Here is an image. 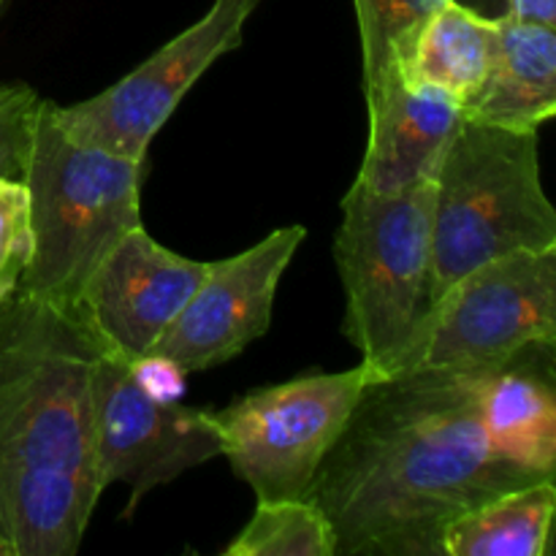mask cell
<instances>
[{"mask_svg": "<svg viewBox=\"0 0 556 556\" xmlns=\"http://www.w3.org/2000/svg\"><path fill=\"white\" fill-rule=\"evenodd\" d=\"M497 20L476 14L456 0L434 5L394 52L413 85L443 90L462 109L476 98L489 74Z\"/></svg>", "mask_w": 556, "mask_h": 556, "instance_id": "15", "label": "cell"}, {"mask_svg": "<svg viewBox=\"0 0 556 556\" xmlns=\"http://www.w3.org/2000/svg\"><path fill=\"white\" fill-rule=\"evenodd\" d=\"M554 348L535 345L486 369L478 386V416L500 459L535 478L556 472Z\"/></svg>", "mask_w": 556, "mask_h": 556, "instance_id": "13", "label": "cell"}, {"mask_svg": "<svg viewBox=\"0 0 556 556\" xmlns=\"http://www.w3.org/2000/svg\"><path fill=\"white\" fill-rule=\"evenodd\" d=\"M33 255L30 199L22 179L0 177V304L22 286Z\"/></svg>", "mask_w": 556, "mask_h": 556, "instance_id": "18", "label": "cell"}, {"mask_svg": "<svg viewBox=\"0 0 556 556\" xmlns=\"http://www.w3.org/2000/svg\"><path fill=\"white\" fill-rule=\"evenodd\" d=\"M362 74L369 139L356 182L402 190L434 179L462 123L459 103L443 90L407 81L394 52L362 58Z\"/></svg>", "mask_w": 556, "mask_h": 556, "instance_id": "12", "label": "cell"}, {"mask_svg": "<svg viewBox=\"0 0 556 556\" xmlns=\"http://www.w3.org/2000/svg\"><path fill=\"white\" fill-rule=\"evenodd\" d=\"M456 3L467 5L486 20H505L508 16V0H456Z\"/></svg>", "mask_w": 556, "mask_h": 556, "instance_id": "22", "label": "cell"}, {"mask_svg": "<svg viewBox=\"0 0 556 556\" xmlns=\"http://www.w3.org/2000/svg\"><path fill=\"white\" fill-rule=\"evenodd\" d=\"M304 237V226L275 228L253 248L212 261L190 302L147 358L163 362L177 375L204 372L237 358L269 329L277 288Z\"/></svg>", "mask_w": 556, "mask_h": 556, "instance_id": "10", "label": "cell"}, {"mask_svg": "<svg viewBox=\"0 0 556 556\" xmlns=\"http://www.w3.org/2000/svg\"><path fill=\"white\" fill-rule=\"evenodd\" d=\"M508 16L556 27V0H508Z\"/></svg>", "mask_w": 556, "mask_h": 556, "instance_id": "21", "label": "cell"}, {"mask_svg": "<svg viewBox=\"0 0 556 556\" xmlns=\"http://www.w3.org/2000/svg\"><path fill=\"white\" fill-rule=\"evenodd\" d=\"M556 114V27L497 20L492 63L462 117L510 130H538Z\"/></svg>", "mask_w": 556, "mask_h": 556, "instance_id": "14", "label": "cell"}, {"mask_svg": "<svg viewBox=\"0 0 556 556\" xmlns=\"http://www.w3.org/2000/svg\"><path fill=\"white\" fill-rule=\"evenodd\" d=\"M92 443L101 492L130 486L125 519L152 489L220 456L215 413L155 394L134 362L106 348L92 369Z\"/></svg>", "mask_w": 556, "mask_h": 556, "instance_id": "8", "label": "cell"}, {"mask_svg": "<svg viewBox=\"0 0 556 556\" xmlns=\"http://www.w3.org/2000/svg\"><path fill=\"white\" fill-rule=\"evenodd\" d=\"M483 372L367 383L307 492L329 519L337 556H443L445 527L465 510L543 481L489 448L478 416Z\"/></svg>", "mask_w": 556, "mask_h": 556, "instance_id": "1", "label": "cell"}, {"mask_svg": "<svg viewBox=\"0 0 556 556\" xmlns=\"http://www.w3.org/2000/svg\"><path fill=\"white\" fill-rule=\"evenodd\" d=\"M210 264L185 258L136 226L85 282L76 309L109 353L141 362L174 324Z\"/></svg>", "mask_w": 556, "mask_h": 556, "instance_id": "11", "label": "cell"}, {"mask_svg": "<svg viewBox=\"0 0 556 556\" xmlns=\"http://www.w3.org/2000/svg\"><path fill=\"white\" fill-rule=\"evenodd\" d=\"M261 0H215L199 22L163 43L130 74L87 101L58 106L60 128L76 141L144 161L157 130L190 87L242 43Z\"/></svg>", "mask_w": 556, "mask_h": 556, "instance_id": "9", "label": "cell"}, {"mask_svg": "<svg viewBox=\"0 0 556 556\" xmlns=\"http://www.w3.org/2000/svg\"><path fill=\"white\" fill-rule=\"evenodd\" d=\"M141 177L144 161L71 139L43 98L22 174L33 255L20 291L76 309L98 264L141 226Z\"/></svg>", "mask_w": 556, "mask_h": 556, "instance_id": "3", "label": "cell"}, {"mask_svg": "<svg viewBox=\"0 0 556 556\" xmlns=\"http://www.w3.org/2000/svg\"><path fill=\"white\" fill-rule=\"evenodd\" d=\"M226 556H337L329 519L302 500H258L255 514L223 548Z\"/></svg>", "mask_w": 556, "mask_h": 556, "instance_id": "17", "label": "cell"}, {"mask_svg": "<svg viewBox=\"0 0 556 556\" xmlns=\"http://www.w3.org/2000/svg\"><path fill=\"white\" fill-rule=\"evenodd\" d=\"M556 514L554 478L508 489L465 510L443 532V556H546Z\"/></svg>", "mask_w": 556, "mask_h": 556, "instance_id": "16", "label": "cell"}, {"mask_svg": "<svg viewBox=\"0 0 556 556\" xmlns=\"http://www.w3.org/2000/svg\"><path fill=\"white\" fill-rule=\"evenodd\" d=\"M79 309L16 291L0 304V556H74L101 500L92 369Z\"/></svg>", "mask_w": 556, "mask_h": 556, "instance_id": "2", "label": "cell"}, {"mask_svg": "<svg viewBox=\"0 0 556 556\" xmlns=\"http://www.w3.org/2000/svg\"><path fill=\"white\" fill-rule=\"evenodd\" d=\"M367 383V367L358 364L248 391L215 413L220 456L255 500L307 497Z\"/></svg>", "mask_w": 556, "mask_h": 556, "instance_id": "7", "label": "cell"}, {"mask_svg": "<svg viewBox=\"0 0 556 556\" xmlns=\"http://www.w3.org/2000/svg\"><path fill=\"white\" fill-rule=\"evenodd\" d=\"M356 3L362 58L396 52L418 22L445 0H353Z\"/></svg>", "mask_w": 556, "mask_h": 556, "instance_id": "19", "label": "cell"}, {"mask_svg": "<svg viewBox=\"0 0 556 556\" xmlns=\"http://www.w3.org/2000/svg\"><path fill=\"white\" fill-rule=\"evenodd\" d=\"M41 103L30 85H0V177L25 174Z\"/></svg>", "mask_w": 556, "mask_h": 556, "instance_id": "20", "label": "cell"}, {"mask_svg": "<svg viewBox=\"0 0 556 556\" xmlns=\"http://www.w3.org/2000/svg\"><path fill=\"white\" fill-rule=\"evenodd\" d=\"M434 179L375 190L353 179L342 199L334 261L345 291L342 331L362 353L369 383L386 378L427 309L432 275Z\"/></svg>", "mask_w": 556, "mask_h": 556, "instance_id": "5", "label": "cell"}, {"mask_svg": "<svg viewBox=\"0 0 556 556\" xmlns=\"http://www.w3.org/2000/svg\"><path fill=\"white\" fill-rule=\"evenodd\" d=\"M535 345H556V250L503 255L459 277L416 320L389 375L472 372Z\"/></svg>", "mask_w": 556, "mask_h": 556, "instance_id": "6", "label": "cell"}, {"mask_svg": "<svg viewBox=\"0 0 556 556\" xmlns=\"http://www.w3.org/2000/svg\"><path fill=\"white\" fill-rule=\"evenodd\" d=\"M543 250H556V212L543 190L538 130L462 117L434 174L427 307L489 261Z\"/></svg>", "mask_w": 556, "mask_h": 556, "instance_id": "4", "label": "cell"}]
</instances>
